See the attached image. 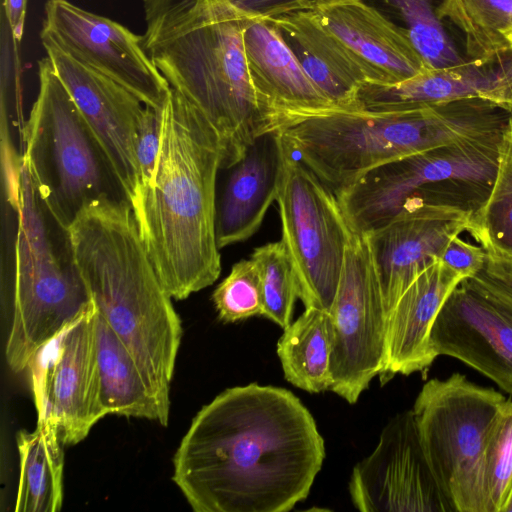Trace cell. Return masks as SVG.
Segmentation results:
<instances>
[{"label":"cell","mask_w":512,"mask_h":512,"mask_svg":"<svg viewBox=\"0 0 512 512\" xmlns=\"http://www.w3.org/2000/svg\"><path fill=\"white\" fill-rule=\"evenodd\" d=\"M325 459L316 422L291 391L228 388L193 418L172 480L195 512H287L309 495Z\"/></svg>","instance_id":"6da1fadb"},{"label":"cell","mask_w":512,"mask_h":512,"mask_svg":"<svg viewBox=\"0 0 512 512\" xmlns=\"http://www.w3.org/2000/svg\"><path fill=\"white\" fill-rule=\"evenodd\" d=\"M142 43L170 87L216 131L222 169L285 123L253 82L244 46L250 16L230 0H143Z\"/></svg>","instance_id":"7a4b0ae2"},{"label":"cell","mask_w":512,"mask_h":512,"mask_svg":"<svg viewBox=\"0 0 512 512\" xmlns=\"http://www.w3.org/2000/svg\"><path fill=\"white\" fill-rule=\"evenodd\" d=\"M159 117L155 168L130 205L164 288L183 300L221 272L216 180L223 150L209 121L176 90L171 88Z\"/></svg>","instance_id":"3957f363"},{"label":"cell","mask_w":512,"mask_h":512,"mask_svg":"<svg viewBox=\"0 0 512 512\" xmlns=\"http://www.w3.org/2000/svg\"><path fill=\"white\" fill-rule=\"evenodd\" d=\"M66 233L72 261L98 313L170 407L182 325L144 246L131 205L111 194L92 199Z\"/></svg>","instance_id":"277c9868"},{"label":"cell","mask_w":512,"mask_h":512,"mask_svg":"<svg viewBox=\"0 0 512 512\" xmlns=\"http://www.w3.org/2000/svg\"><path fill=\"white\" fill-rule=\"evenodd\" d=\"M511 112L481 99L393 112L334 111L283 130L298 159L334 193L388 162L502 134Z\"/></svg>","instance_id":"5b68a950"},{"label":"cell","mask_w":512,"mask_h":512,"mask_svg":"<svg viewBox=\"0 0 512 512\" xmlns=\"http://www.w3.org/2000/svg\"><path fill=\"white\" fill-rule=\"evenodd\" d=\"M15 212L13 264L3 296L5 358L19 373L31 367L91 302L72 261L68 238L55 223L20 156L16 182L6 188Z\"/></svg>","instance_id":"8992f818"},{"label":"cell","mask_w":512,"mask_h":512,"mask_svg":"<svg viewBox=\"0 0 512 512\" xmlns=\"http://www.w3.org/2000/svg\"><path fill=\"white\" fill-rule=\"evenodd\" d=\"M501 136L439 146L370 170L335 193L350 229L366 235L383 227L412 196L475 211L493 185Z\"/></svg>","instance_id":"52a82bcc"},{"label":"cell","mask_w":512,"mask_h":512,"mask_svg":"<svg viewBox=\"0 0 512 512\" xmlns=\"http://www.w3.org/2000/svg\"><path fill=\"white\" fill-rule=\"evenodd\" d=\"M38 77L39 91L22 125L21 158L45 208L66 230L85 203L110 194L111 175L47 56L38 62Z\"/></svg>","instance_id":"ba28073f"},{"label":"cell","mask_w":512,"mask_h":512,"mask_svg":"<svg viewBox=\"0 0 512 512\" xmlns=\"http://www.w3.org/2000/svg\"><path fill=\"white\" fill-rule=\"evenodd\" d=\"M493 388L454 373L431 379L413 405L420 442L454 512H486L482 466L490 427L506 402Z\"/></svg>","instance_id":"9c48e42d"},{"label":"cell","mask_w":512,"mask_h":512,"mask_svg":"<svg viewBox=\"0 0 512 512\" xmlns=\"http://www.w3.org/2000/svg\"><path fill=\"white\" fill-rule=\"evenodd\" d=\"M277 203L281 240L294 262L305 308L330 312L351 236L335 193L285 142L281 131Z\"/></svg>","instance_id":"30bf717a"},{"label":"cell","mask_w":512,"mask_h":512,"mask_svg":"<svg viewBox=\"0 0 512 512\" xmlns=\"http://www.w3.org/2000/svg\"><path fill=\"white\" fill-rule=\"evenodd\" d=\"M329 315V390L354 404L379 375L385 351L386 314L364 234L351 233Z\"/></svg>","instance_id":"8fae6325"},{"label":"cell","mask_w":512,"mask_h":512,"mask_svg":"<svg viewBox=\"0 0 512 512\" xmlns=\"http://www.w3.org/2000/svg\"><path fill=\"white\" fill-rule=\"evenodd\" d=\"M40 38L42 44L54 45L111 78L157 111L171 91L145 51L142 36L69 0H46Z\"/></svg>","instance_id":"7c38bea8"},{"label":"cell","mask_w":512,"mask_h":512,"mask_svg":"<svg viewBox=\"0 0 512 512\" xmlns=\"http://www.w3.org/2000/svg\"><path fill=\"white\" fill-rule=\"evenodd\" d=\"M349 493L362 512H454L430 468L412 410L394 416L358 462Z\"/></svg>","instance_id":"4fadbf2b"},{"label":"cell","mask_w":512,"mask_h":512,"mask_svg":"<svg viewBox=\"0 0 512 512\" xmlns=\"http://www.w3.org/2000/svg\"><path fill=\"white\" fill-rule=\"evenodd\" d=\"M43 47L111 178L130 204L139 187L136 146L148 106L121 84L80 64L54 45L45 43Z\"/></svg>","instance_id":"5bb4252c"},{"label":"cell","mask_w":512,"mask_h":512,"mask_svg":"<svg viewBox=\"0 0 512 512\" xmlns=\"http://www.w3.org/2000/svg\"><path fill=\"white\" fill-rule=\"evenodd\" d=\"M474 210L412 196L383 227L366 234L386 320L411 282L467 232Z\"/></svg>","instance_id":"9a60e30c"},{"label":"cell","mask_w":512,"mask_h":512,"mask_svg":"<svg viewBox=\"0 0 512 512\" xmlns=\"http://www.w3.org/2000/svg\"><path fill=\"white\" fill-rule=\"evenodd\" d=\"M96 306L91 300L58 338L50 366L35 384L38 418L48 417L65 445L84 440L105 414L100 405L95 353Z\"/></svg>","instance_id":"2e32d148"},{"label":"cell","mask_w":512,"mask_h":512,"mask_svg":"<svg viewBox=\"0 0 512 512\" xmlns=\"http://www.w3.org/2000/svg\"><path fill=\"white\" fill-rule=\"evenodd\" d=\"M430 344L436 356L454 357L512 394V307L463 280L441 308Z\"/></svg>","instance_id":"e0dca14e"},{"label":"cell","mask_w":512,"mask_h":512,"mask_svg":"<svg viewBox=\"0 0 512 512\" xmlns=\"http://www.w3.org/2000/svg\"><path fill=\"white\" fill-rule=\"evenodd\" d=\"M464 99H481L512 112V50L488 61L464 60L426 69L395 84L364 82L358 111L393 112Z\"/></svg>","instance_id":"ac0fdd59"},{"label":"cell","mask_w":512,"mask_h":512,"mask_svg":"<svg viewBox=\"0 0 512 512\" xmlns=\"http://www.w3.org/2000/svg\"><path fill=\"white\" fill-rule=\"evenodd\" d=\"M309 10L366 74L395 84L428 69L405 28L366 0H320Z\"/></svg>","instance_id":"d6986e66"},{"label":"cell","mask_w":512,"mask_h":512,"mask_svg":"<svg viewBox=\"0 0 512 512\" xmlns=\"http://www.w3.org/2000/svg\"><path fill=\"white\" fill-rule=\"evenodd\" d=\"M464 279L438 259L424 269L400 296L386 320L385 351L379 378L410 375L437 357L430 344L432 326L453 290Z\"/></svg>","instance_id":"ffe728a7"},{"label":"cell","mask_w":512,"mask_h":512,"mask_svg":"<svg viewBox=\"0 0 512 512\" xmlns=\"http://www.w3.org/2000/svg\"><path fill=\"white\" fill-rule=\"evenodd\" d=\"M243 38L253 82L273 104L286 128L339 111L304 71L275 24L252 17Z\"/></svg>","instance_id":"44dd1931"},{"label":"cell","mask_w":512,"mask_h":512,"mask_svg":"<svg viewBox=\"0 0 512 512\" xmlns=\"http://www.w3.org/2000/svg\"><path fill=\"white\" fill-rule=\"evenodd\" d=\"M216 215L219 248L249 239L277 199L281 173L280 131L258 137L231 167Z\"/></svg>","instance_id":"7402d4cb"},{"label":"cell","mask_w":512,"mask_h":512,"mask_svg":"<svg viewBox=\"0 0 512 512\" xmlns=\"http://www.w3.org/2000/svg\"><path fill=\"white\" fill-rule=\"evenodd\" d=\"M268 20L278 27L286 44L321 92L339 110L357 111V92L367 81L366 74L312 10Z\"/></svg>","instance_id":"603a6c76"},{"label":"cell","mask_w":512,"mask_h":512,"mask_svg":"<svg viewBox=\"0 0 512 512\" xmlns=\"http://www.w3.org/2000/svg\"><path fill=\"white\" fill-rule=\"evenodd\" d=\"M95 353L99 400L105 416L143 418L166 426L170 408L162 403L130 351L97 309Z\"/></svg>","instance_id":"cb8c5ba5"},{"label":"cell","mask_w":512,"mask_h":512,"mask_svg":"<svg viewBox=\"0 0 512 512\" xmlns=\"http://www.w3.org/2000/svg\"><path fill=\"white\" fill-rule=\"evenodd\" d=\"M63 443L48 417L38 418L33 432L17 435L19 483L16 512H57L63 504Z\"/></svg>","instance_id":"d4e9b609"},{"label":"cell","mask_w":512,"mask_h":512,"mask_svg":"<svg viewBox=\"0 0 512 512\" xmlns=\"http://www.w3.org/2000/svg\"><path fill=\"white\" fill-rule=\"evenodd\" d=\"M285 379L309 393L330 389L331 329L328 312L305 308L278 340Z\"/></svg>","instance_id":"484cf974"},{"label":"cell","mask_w":512,"mask_h":512,"mask_svg":"<svg viewBox=\"0 0 512 512\" xmlns=\"http://www.w3.org/2000/svg\"><path fill=\"white\" fill-rule=\"evenodd\" d=\"M436 14L463 32L472 60L488 61L512 50V0H442Z\"/></svg>","instance_id":"4316f807"},{"label":"cell","mask_w":512,"mask_h":512,"mask_svg":"<svg viewBox=\"0 0 512 512\" xmlns=\"http://www.w3.org/2000/svg\"><path fill=\"white\" fill-rule=\"evenodd\" d=\"M467 232L485 250L512 256V113L503 130L493 185Z\"/></svg>","instance_id":"83f0119b"},{"label":"cell","mask_w":512,"mask_h":512,"mask_svg":"<svg viewBox=\"0 0 512 512\" xmlns=\"http://www.w3.org/2000/svg\"><path fill=\"white\" fill-rule=\"evenodd\" d=\"M366 1L402 22L428 69L451 67L465 60L445 32L431 0Z\"/></svg>","instance_id":"f1b7e54d"},{"label":"cell","mask_w":512,"mask_h":512,"mask_svg":"<svg viewBox=\"0 0 512 512\" xmlns=\"http://www.w3.org/2000/svg\"><path fill=\"white\" fill-rule=\"evenodd\" d=\"M263 290L262 315L285 329L291 322L300 284L294 262L282 240L254 249Z\"/></svg>","instance_id":"f546056e"},{"label":"cell","mask_w":512,"mask_h":512,"mask_svg":"<svg viewBox=\"0 0 512 512\" xmlns=\"http://www.w3.org/2000/svg\"><path fill=\"white\" fill-rule=\"evenodd\" d=\"M512 483V401L506 400L488 432L482 466L486 512H501Z\"/></svg>","instance_id":"4dcf8cb0"},{"label":"cell","mask_w":512,"mask_h":512,"mask_svg":"<svg viewBox=\"0 0 512 512\" xmlns=\"http://www.w3.org/2000/svg\"><path fill=\"white\" fill-rule=\"evenodd\" d=\"M212 301L219 319L226 323L262 315V281L255 261L250 258L235 263L213 291Z\"/></svg>","instance_id":"1f68e13d"},{"label":"cell","mask_w":512,"mask_h":512,"mask_svg":"<svg viewBox=\"0 0 512 512\" xmlns=\"http://www.w3.org/2000/svg\"><path fill=\"white\" fill-rule=\"evenodd\" d=\"M485 251L483 268L466 281L481 293L512 307V256Z\"/></svg>","instance_id":"d6a6232c"},{"label":"cell","mask_w":512,"mask_h":512,"mask_svg":"<svg viewBox=\"0 0 512 512\" xmlns=\"http://www.w3.org/2000/svg\"><path fill=\"white\" fill-rule=\"evenodd\" d=\"M159 143V111L148 107L146 116L139 131L136 146V157L139 173V187L137 194L149 182L152 176L159 150Z\"/></svg>","instance_id":"836d02e7"},{"label":"cell","mask_w":512,"mask_h":512,"mask_svg":"<svg viewBox=\"0 0 512 512\" xmlns=\"http://www.w3.org/2000/svg\"><path fill=\"white\" fill-rule=\"evenodd\" d=\"M440 260L466 280L483 268L486 251L481 245L471 244L456 236L447 244Z\"/></svg>","instance_id":"e575fe53"},{"label":"cell","mask_w":512,"mask_h":512,"mask_svg":"<svg viewBox=\"0 0 512 512\" xmlns=\"http://www.w3.org/2000/svg\"><path fill=\"white\" fill-rule=\"evenodd\" d=\"M244 13L264 19L309 10L320 0H230Z\"/></svg>","instance_id":"d590c367"},{"label":"cell","mask_w":512,"mask_h":512,"mask_svg":"<svg viewBox=\"0 0 512 512\" xmlns=\"http://www.w3.org/2000/svg\"><path fill=\"white\" fill-rule=\"evenodd\" d=\"M27 0H4L3 11L10 34L14 41L20 42L25 26Z\"/></svg>","instance_id":"8d00e7d4"},{"label":"cell","mask_w":512,"mask_h":512,"mask_svg":"<svg viewBox=\"0 0 512 512\" xmlns=\"http://www.w3.org/2000/svg\"><path fill=\"white\" fill-rule=\"evenodd\" d=\"M501 512H512V483L506 497V500L501 508Z\"/></svg>","instance_id":"74e56055"},{"label":"cell","mask_w":512,"mask_h":512,"mask_svg":"<svg viewBox=\"0 0 512 512\" xmlns=\"http://www.w3.org/2000/svg\"><path fill=\"white\" fill-rule=\"evenodd\" d=\"M508 39L512 43V34L508 37Z\"/></svg>","instance_id":"f35d334b"}]
</instances>
